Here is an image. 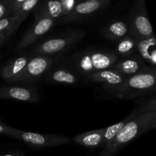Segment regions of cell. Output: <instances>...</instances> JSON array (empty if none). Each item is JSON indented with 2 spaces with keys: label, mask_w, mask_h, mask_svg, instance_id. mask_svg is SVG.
I'll return each mask as SVG.
<instances>
[{
  "label": "cell",
  "mask_w": 156,
  "mask_h": 156,
  "mask_svg": "<svg viewBox=\"0 0 156 156\" xmlns=\"http://www.w3.org/2000/svg\"><path fill=\"white\" fill-rule=\"evenodd\" d=\"M127 117L124 125L115 137L104 147L103 151L98 156H113L139 136L155 128V96L140 102Z\"/></svg>",
  "instance_id": "obj_1"
},
{
  "label": "cell",
  "mask_w": 156,
  "mask_h": 156,
  "mask_svg": "<svg viewBox=\"0 0 156 156\" xmlns=\"http://www.w3.org/2000/svg\"><path fill=\"white\" fill-rule=\"evenodd\" d=\"M155 67L148 65L139 73L126 76L121 85L111 93L120 99H133L153 92L155 90Z\"/></svg>",
  "instance_id": "obj_2"
},
{
  "label": "cell",
  "mask_w": 156,
  "mask_h": 156,
  "mask_svg": "<svg viewBox=\"0 0 156 156\" xmlns=\"http://www.w3.org/2000/svg\"><path fill=\"white\" fill-rule=\"evenodd\" d=\"M119 59L115 53L102 50H86L75 54L73 63L81 74L88 76L99 70L109 69Z\"/></svg>",
  "instance_id": "obj_3"
},
{
  "label": "cell",
  "mask_w": 156,
  "mask_h": 156,
  "mask_svg": "<svg viewBox=\"0 0 156 156\" xmlns=\"http://www.w3.org/2000/svg\"><path fill=\"white\" fill-rule=\"evenodd\" d=\"M84 37L82 31L75 30L44 40L33 48L35 54L51 55L61 53Z\"/></svg>",
  "instance_id": "obj_4"
},
{
  "label": "cell",
  "mask_w": 156,
  "mask_h": 156,
  "mask_svg": "<svg viewBox=\"0 0 156 156\" xmlns=\"http://www.w3.org/2000/svg\"><path fill=\"white\" fill-rule=\"evenodd\" d=\"M11 137L22 141L27 145L34 148H47L72 143L73 140L67 136L59 135L26 132L12 128Z\"/></svg>",
  "instance_id": "obj_5"
},
{
  "label": "cell",
  "mask_w": 156,
  "mask_h": 156,
  "mask_svg": "<svg viewBox=\"0 0 156 156\" xmlns=\"http://www.w3.org/2000/svg\"><path fill=\"white\" fill-rule=\"evenodd\" d=\"M128 24L130 35L136 38H146L155 35L146 12V0H135Z\"/></svg>",
  "instance_id": "obj_6"
},
{
  "label": "cell",
  "mask_w": 156,
  "mask_h": 156,
  "mask_svg": "<svg viewBox=\"0 0 156 156\" xmlns=\"http://www.w3.org/2000/svg\"><path fill=\"white\" fill-rule=\"evenodd\" d=\"M53 59L51 56L43 54H36L32 58H29L28 62L15 84L18 83L34 82L40 79L52 68Z\"/></svg>",
  "instance_id": "obj_7"
},
{
  "label": "cell",
  "mask_w": 156,
  "mask_h": 156,
  "mask_svg": "<svg viewBox=\"0 0 156 156\" xmlns=\"http://www.w3.org/2000/svg\"><path fill=\"white\" fill-rule=\"evenodd\" d=\"M110 2L111 0H81L60 18V22H74L89 18L105 9Z\"/></svg>",
  "instance_id": "obj_8"
},
{
  "label": "cell",
  "mask_w": 156,
  "mask_h": 156,
  "mask_svg": "<svg viewBox=\"0 0 156 156\" xmlns=\"http://www.w3.org/2000/svg\"><path fill=\"white\" fill-rule=\"evenodd\" d=\"M35 21L33 25L24 34V37L20 40L15 47L16 51H20L31 45L41 36L47 34L53 26L56 24V20L47 15L34 13Z\"/></svg>",
  "instance_id": "obj_9"
},
{
  "label": "cell",
  "mask_w": 156,
  "mask_h": 156,
  "mask_svg": "<svg viewBox=\"0 0 156 156\" xmlns=\"http://www.w3.org/2000/svg\"><path fill=\"white\" fill-rule=\"evenodd\" d=\"M0 99H14L26 102H37L40 96L35 88L26 86L7 85L0 87Z\"/></svg>",
  "instance_id": "obj_10"
},
{
  "label": "cell",
  "mask_w": 156,
  "mask_h": 156,
  "mask_svg": "<svg viewBox=\"0 0 156 156\" xmlns=\"http://www.w3.org/2000/svg\"><path fill=\"white\" fill-rule=\"evenodd\" d=\"M86 77L88 80L102 84L107 91L111 93L121 85L126 76L116 70L109 68L90 73L86 76Z\"/></svg>",
  "instance_id": "obj_11"
},
{
  "label": "cell",
  "mask_w": 156,
  "mask_h": 156,
  "mask_svg": "<svg viewBox=\"0 0 156 156\" xmlns=\"http://www.w3.org/2000/svg\"><path fill=\"white\" fill-rule=\"evenodd\" d=\"M148 66L137 54L131 55V56L123 58L122 59L119 58L112 65L111 69L119 72L123 76H128L139 73Z\"/></svg>",
  "instance_id": "obj_12"
},
{
  "label": "cell",
  "mask_w": 156,
  "mask_h": 156,
  "mask_svg": "<svg viewBox=\"0 0 156 156\" xmlns=\"http://www.w3.org/2000/svg\"><path fill=\"white\" fill-rule=\"evenodd\" d=\"M136 54L146 64L156 65V40L155 35L146 38H136Z\"/></svg>",
  "instance_id": "obj_13"
},
{
  "label": "cell",
  "mask_w": 156,
  "mask_h": 156,
  "mask_svg": "<svg viewBox=\"0 0 156 156\" xmlns=\"http://www.w3.org/2000/svg\"><path fill=\"white\" fill-rule=\"evenodd\" d=\"M27 56H19L8 62L0 70V76L5 82L15 84L28 62Z\"/></svg>",
  "instance_id": "obj_14"
},
{
  "label": "cell",
  "mask_w": 156,
  "mask_h": 156,
  "mask_svg": "<svg viewBox=\"0 0 156 156\" xmlns=\"http://www.w3.org/2000/svg\"><path fill=\"white\" fill-rule=\"evenodd\" d=\"M47 73V80L52 84L76 85L79 83L78 75L66 67H56L53 70L50 68Z\"/></svg>",
  "instance_id": "obj_15"
},
{
  "label": "cell",
  "mask_w": 156,
  "mask_h": 156,
  "mask_svg": "<svg viewBox=\"0 0 156 156\" xmlns=\"http://www.w3.org/2000/svg\"><path fill=\"white\" fill-rule=\"evenodd\" d=\"M103 34L108 39L118 41L121 38L130 35L128 21L118 19L111 21L105 27Z\"/></svg>",
  "instance_id": "obj_16"
},
{
  "label": "cell",
  "mask_w": 156,
  "mask_h": 156,
  "mask_svg": "<svg viewBox=\"0 0 156 156\" xmlns=\"http://www.w3.org/2000/svg\"><path fill=\"white\" fill-rule=\"evenodd\" d=\"M34 10V13L47 15L56 21L66 14L64 5L61 0H41Z\"/></svg>",
  "instance_id": "obj_17"
},
{
  "label": "cell",
  "mask_w": 156,
  "mask_h": 156,
  "mask_svg": "<svg viewBox=\"0 0 156 156\" xmlns=\"http://www.w3.org/2000/svg\"><path fill=\"white\" fill-rule=\"evenodd\" d=\"M105 128L85 132L75 136L72 140L79 145L88 148L102 147Z\"/></svg>",
  "instance_id": "obj_18"
},
{
  "label": "cell",
  "mask_w": 156,
  "mask_h": 156,
  "mask_svg": "<svg viewBox=\"0 0 156 156\" xmlns=\"http://www.w3.org/2000/svg\"><path fill=\"white\" fill-rule=\"evenodd\" d=\"M136 50V38L129 35L117 41L116 54L120 58H126L134 54Z\"/></svg>",
  "instance_id": "obj_19"
},
{
  "label": "cell",
  "mask_w": 156,
  "mask_h": 156,
  "mask_svg": "<svg viewBox=\"0 0 156 156\" xmlns=\"http://www.w3.org/2000/svg\"><path fill=\"white\" fill-rule=\"evenodd\" d=\"M21 23L15 15H9L0 19V41L5 42Z\"/></svg>",
  "instance_id": "obj_20"
},
{
  "label": "cell",
  "mask_w": 156,
  "mask_h": 156,
  "mask_svg": "<svg viewBox=\"0 0 156 156\" xmlns=\"http://www.w3.org/2000/svg\"><path fill=\"white\" fill-rule=\"evenodd\" d=\"M41 2V0H25L18 8V10L13 14V15H15L19 19L20 22L22 23L28 14L34 10Z\"/></svg>",
  "instance_id": "obj_21"
},
{
  "label": "cell",
  "mask_w": 156,
  "mask_h": 156,
  "mask_svg": "<svg viewBox=\"0 0 156 156\" xmlns=\"http://www.w3.org/2000/svg\"><path fill=\"white\" fill-rule=\"evenodd\" d=\"M127 119L128 117H126V119L120 121V122H117V123L110 125V126L105 127V131H104L103 144H102V147H105L108 142H111V141L115 137L116 135L118 133V132L121 129L122 127H123V125H124V124L126 123Z\"/></svg>",
  "instance_id": "obj_22"
},
{
  "label": "cell",
  "mask_w": 156,
  "mask_h": 156,
  "mask_svg": "<svg viewBox=\"0 0 156 156\" xmlns=\"http://www.w3.org/2000/svg\"><path fill=\"white\" fill-rule=\"evenodd\" d=\"M12 15V6L9 0H0V19Z\"/></svg>",
  "instance_id": "obj_23"
},
{
  "label": "cell",
  "mask_w": 156,
  "mask_h": 156,
  "mask_svg": "<svg viewBox=\"0 0 156 156\" xmlns=\"http://www.w3.org/2000/svg\"><path fill=\"white\" fill-rule=\"evenodd\" d=\"M12 127L6 125L5 123L0 121V134L11 136H12Z\"/></svg>",
  "instance_id": "obj_24"
},
{
  "label": "cell",
  "mask_w": 156,
  "mask_h": 156,
  "mask_svg": "<svg viewBox=\"0 0 156 156\" xmlns=\"http://www.w3.org/2000/svg\"><path fill=\"white\" fill-rule=\"evenodd\" d=\"M24 1H25V0H9V2H10L11 6H12V15L18 10V8L21 6V5L22 4Z\"/></svg>",
  "instance_id": "obj_25"
},
{
  "label": "cell",
  "mask_w": 156,
  "mask_h": 156,
  "mask_svg": "<svg viewBox=\"0 0 156 156\" xmlns=\"http://www.w3.org/2000/svg\"><path fill=\"white\" fill-rule=\"evenodd\" d=\"M3 156H24V154L21 151H13V152L8 153Z\"/></svg>",
  "instance_id": "obj_26"
},
{
  "label": "cell",
  "mask_w": 156,
  "mask_h": 156,
  "mask_svg": "<svg viewBox=\"0 0 156 156\" xmlns=\"http://www.w3.org/2000/svg\"><path fill=\"white\" fill-rule=\"evenodd\" d=\"M3 43H4V42H2V41H0V45H2V44Z\"/></svg>",
  "instance_id": "obj_27"
}]
</instances>
